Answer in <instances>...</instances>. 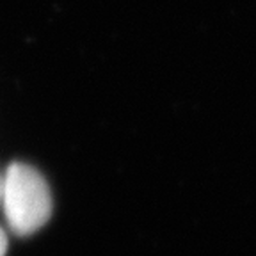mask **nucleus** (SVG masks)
I'll return each instance as SVG.
<instances>
[{"label":"nucleus","instance_id":"3","mask_svg":"<svg viewBox=\"0 0 256 256\" xmlns=\"http://www.w3.org/2000/svg\"><path fill=\"white\" fill-rule=\"evenodd\" d=\"M2 196H4V178L0 176V200H2Z\"/></svg>","mask_w":256,"mask_h":256},{"label":"nucleus","instance_id":"2","mask_svg":"<svg viewBox=\"0 0 256 256\" xmlns=\"http://www.w3.org/2000/svg\"><path fill=\"white\" fill-rule=\"evenodd\" d=\"M6 251H8V236L0 230V256H6Z\"/></svg>","mask_w":256,"mask_h":256},{"label":"nucleus","instance_id":"1","mask_svg":"<svg viewBox=\"0 0 256 256\" xmlns=\"http://www.w3.org/2000/svg\"><path fill=\"white\" fill-rule=\"evenodd\" d=\"M4 210L16 235H30L52 216V194L44 178L27 164H11L4 176Z\"/></svg>","mask_w":256,"mask_h":256}]
</instances>
